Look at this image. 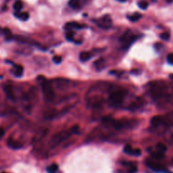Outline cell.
I'll return each instance as SVG.
<instances>
[{
  "instance_id": "16",
  "label": "cell",
  "mask_w": 173,
  "mask_h": 173,
  "mask_svg": "<svg viewBox=\"0 0 173 173\" xmlns=\"http://www.w3.org/2000/svg\"><path fill=\"white\" fill-rule=\"evenodd\" d=\"M142 18V15L140 13H134L133 15L128 16V19L132 22H136Z\"/></svg>"
},
{
  "instance_id": "11",
  "label": "cell",
  "mask_w": 173,
  "mask_h": 173,
  "mask_svg": "<svg viewBox=\"0 0 173 173\" xmlns=\"http://www.w3.org/2000/svg\"><path fill=\"white\" fill-rule=\"evenodd\" d=\"M4 93H5V94H6V96L8 97V98H9L11 101H14V102L16 101V95L14 94V91H13V88H12L11 86H9V85L4 86Z\"/></svg>"
},
{
  "instance_id": "23",
  "label": "cell",
  "mask_w": 173,
  "mask_h": 173,
  "mask_svg": "<svg viewBox=\"0 0 173 173\" xmlns=\"http://www.w3.org/2000/svg\"><path fill=\"white\" fill-rule=\"evenodd\" d=\"M142 154V151L141 150H139V149H132V151H131V154H130V155H134V156H139V155H141Z\"/></svg>"
},
{
  "instance_id": "22",
  "label": "cell",
  "mask_w": 173,
  "mask_h": 173,
  "mask_svg": "<svg viewBox=\"0 0 173 173\" xmlns=\"http://www.w3.org/2000/svg\"><path fill=\"white\" fill-rule=\"evenodd\" d=\"M74 36H75V34H74L73 32L69 31V32L65 33V38H66L68 41L72 42V41H74Z\"/></svg>"
},
{
  "instance_id": "30",
  "label": "cell",
  "mask_w": 173,
  "mask_h": 173,
  "mask_svg": "<svg viewBox=\"0 0 173 173\" xmlns=\"http://www.w3.org/2000/svg\"><path fill=\"white\" fill-rule=\"evenodd\" d=\"M4 130L2 128V127H0V139H2V138L4 137Z\"/></svg>"
},
{
  "instance_id": "19",
  "label": "cell",
  "mask_w": 173,
  "mask_h": 173,
  "mask_svg": "<svg viewBox=\"0 0 173 173\" xmlns=\"http://www.w3.org/2000/svg\"><path fill=\"white\" fill-rule=\"evenodd\" d=\"M13 8H14V9L16 10V12L20 11V9L23 8V3H22L20 0H18V1H16V3L14 4Z\"/></svg>"
},
{
  "instance_id": "17",
  "label": "cell",
  "mask_w": 173,
  "mask_h": 173,
  "mask_svg": "<svg viewBox=\"0 0 173 173\" xmlns=\"http://www.w3.org/2000/svg\"><path fill=\"white\" fill-rule=\"evenodd\" d=\"M59 170V166L57 164H52L47 167L48 173H56Z\"/></svg>"
},
{
  "instance_id": "15",
  "label": "cell",
  "mask_w": 173,
  "mask_h": 173,
  "mask_svg": "<svg viewBox=\"0 0 173 173\" xmlns=\"http://www.w3.org/2000/svg\"><path fill=\"white\" fill-rule=\"evenodd\" d=\"M155 150H156V151H158V152L165 154V152H166V150H167V147H166L164 143H158L156 146H155Z\"/></svg>"
},
{
  "instance_id": "8",
  "label": "cell",
  "mask_w": 173,
  "mask_h": 173,
  "mask_svg": "<svg viewBox=\"0 0 173 173\" xmlns=\"http://www.w3.org/2000/svg\"><path fill=\"white\" fill-rule=\"evenodd\" d=\"M89 0H70L69 5L74 9H78L83 7L84 4H86Z\"/></svg>"
},
{
  "instance_id": "31",
  "label": "cell",
  "mask_w": 173,
  "mask_h": 173,
  "mask_svg": "<svg viewBox=\"0 0 173 173\" xmlns=\"http://www.w3.org/2000/svg\"><path fill=\"white\" fill-rule=\"evenodd\" d=\"M117 1H120V2H122V3H124V2H126L127 0H117Z\"/></svg>"
},
{
  "instance_id": "6",
  "label": "cell",
  "mask_w": 173,
  "mask_h": 173,
  "mask_svg": "<svg viewBox=\"0 0 173 173\" xmlns=\"http://www.w3.org/2000/svg\"><path fill=\"white\" fill-rule=\"evenodd\" d=\"M147 166L150 168L151 170H153L156 172H162V173H169V171H167L165 166L158 162L153 161H147L146 162Z\"/></svg>"
},
{
  "instance_id": "32",
  "label": "cell",
  "mask_w": 173,
  "mask_h": 173,
  "mask_svg": "<svg viewBox=\"0 0 173 173\" xmlns=\"http://www.w3.org/2000/svg\"><path fill=\"white\" fill-rule=\"evenodd\" d=\"M172 1L173 0H167V2H168V3H171Z\"/></svg>"
},
{
  "instance_id": "5",
  "label": "cell",
  "mask_w": 173,
  "mask_h": 173,
  "mask_svg": "<svg viewBox=\"0 0 173 173\" xmlns=\"http://www.w3.org/2000/svg\"><path fill=\"white\" fill-rule=\"evenodd\" d=\"M136 38H137L136 36L132 34L130 32H126V33L120 38V42L122 43V48H123L124 49H127V48L132 44L134 41L136 40Z\"/></svg>"
},
{
  "instance_id": "12",
  "label": "cell",
  "mask_w": 173,
  "mask_h": 173,
  "mask_svg": "<svg viewBox=\"0 0 173 173\" xmlns=\"http://www.w3.org/2000/svg\"><path fill=\"white\" fill-rule=\"evenodd\" d=\"M8 146L10 149L13 150H20L22 148V144L20 143L19 142L16 141V140H13V139H9L8 141Z\"/></svg>"
},
{
  "instance_id": "28",
  "label": "cell",
  "mask_w": 173,
  "mask_h": 173,
  "mask_svg": "<svg viewBox=\"0 0 173 173\" xmlns=\"http://www.w3.org/2000/svg\"><path fill=\"white\" fill-rule=\"evenodd\" d=\"M167 61H168V63L173 65V53H171L167 55Z\"/></svg>"
},
{
  "instance_id": "4",
  "label": "cell",
  "mask_w": 173,
  "mask_h": 173,
  "mask_svg": "<svg viewBox=\"0 0 173 173\" xmlns=\"http://www.w3.org/2000/svg\"><path fill=\"white\" fill-rule=\"evenodd\" d=\"M165 92V86L161 83H155L151 89H150V94L154 99H159L164 95Z\"/></svg>"
},
{
  "instance_id": "26",
  "label": "cell",
  "mask_w": 173,
  "mask_h": 173,
  "mask_svg": "<svg viewBox=\"0 0 173 173\" xmlns=\"http://www.w3.org/2000/svg\"><path fill=\"white\" fill-rule=\"evenodd\" d=\"M53 61H54L55 64L61 63L62 58H61V56H59V55H56V56H55V57L53 58Z\"/></svg>"
},
{
  "instance_id": "9",
  "label": "cell",
  "mask_w": 173,
  "mask_h": 173,
  "mask_svg": "<svg viewBox=\"0 0 173 173\" xmlns=\"http://www.w3.org/2000/svg\"><path fill=\"white\" fill-rule=\"evenodd\" d=\"M151 124L153 125L154 126H159L161 125H164L166 122V120L164 116H161V115H156V116H154L153 118L151 119Z\"/></svg>"
},
{
  "instance_id": "10",
  "label": "cell",
  "mask_w": 173,
  "mask_h": 173,
  "mask_svg": "<svg viewBox=\"0 0 173 173\" xmlns=\"http://www.w3.org/2000/svg\"><path fill=\"white\" fill-rule=\"evenodd\" d=\"M86 27L85 25H82V24L77 23L75 21H71V22H68L65 25V28L67 30H72V29H75V30H80V29H83V28Z\"/></svg>"
},
{
  "instance_id": "7",
  "label": "cell",
  "mask_w": 173,
  "mask_h": 173,
  "mask_svg": "<svg viewBox=\"0 0 173 173\" xmlns=\"http://www.w3.org/2000/svg\"><path fill=\"white\" fill-rule=\"evenodd\" d=\"M94 22L97 24L98 27L102 28V29H109L112 25V20L109 16H103L98 20H94Z\"/></svg>"
},
{
  "instance_id": "27",
  "label": "cell",
  "mask_w": 173,
  "mask_h": 173,
  "mask_svg": "<svg viewBox=\"0 0 173 173\" xmlns=\"http://www.w3.org/2000/svg\"><path fill=\"white\" fill-rule=\"evenodd\" d=\"M132 148L131 147L130 145H126L125 146V148H124V152L126 154H131V151H132Z\"/></svg>"
},
{
  "instance_id": "18",
  "label": "cell",
  "mask_w": 173,
  "mask_h": 173,
  "mask_svg": "<svg viewBox=\"0 0 173 173\" xmlns=\"http://www.w3.org/2000/svg\"><path fill=\"white\" fill-rule=\"evenodd\" d=\"M15 75L16 76H21L23 74V67L21 65H15Z\"/></svg>"
},
{
  "instance_id": "14",
  "label": "cell",
  "mask_w": 173,
  "mask_h": 173,
  "mask_svg": "<svg viewBox=\"0 0 173 173\" xmlns=\"http://www.w3.org/2000/svg\"><path fill=\"white\" fill-rule=\"evenodd\" d=\"M92 56H93V55H92V54L89 53V52H82V53L80 54L79 58H80V59H81L82 61L85 62V61L89 60Z\"/></svg>"
},
{
  "instance_id": "25",
  "label": "cell",
  "mask_w": 173,
  "mask_h": 173,
  "mask_svg": "<svg viewBox=\"0 0 173 173\" xmlns=\"http://www.w3.org/2000/svg\"><path fill=\"white\" fill-rule=\"evenodd\" d=\"M161 38L163 39L164 41H167L170 39V33L168 32H163L161 35Z\"/></svg>"
},
{
  "instance_id": "13",
  "label": "cell",
  "mask_w": 173,
  "mask_h": 173,
  "mask_svg": "<svg viewBox=\"0 0 173 173\" xmlns=\"http://www.w3.org/2000/svg\"><path fill=\"white\" fill-rule=\"evenodd\" d=\"M15 16L20 20H27L29 19V14L27 12H16Z\"/></svg>"
},
{
  "instance_id": "3",
  "label": "cell",
  "mask_w": 173,
  "mask_h": 173,
  "mask_svg": "<svg viewBox=\"0 0 173 173\" xmlns=\"http://www.w3.org/2000/svg\"><path fill=\"white\" fill-rule=\"evenodd\" d=\"M71 134H72L71 131H61V132H59L55 133L52 137L50 144H51L52 147L59 145L60 143L65 141L66 139L70 138Z\"/></svg>"
},
{
  "instance_id": "33",
  "label": "cell",
  "mask_w": 173,
  "mask_h": 173,
  "mask_svg": "<svg viewBox=\"0 0 173 173\" xmlns=\"http://www.w3.org/2000/svg\"><path fill=\"white\" fill-rule=\"evenodd\" d=\"M1 173H7V172H5V171H3V172H1Z\"/></svg>"
},
{
  "instance_id": "21",
  "label": "cell",
  "mask_w": 173,
  "mask_h": 173,
  "mask_svg": "<svg viewBox=\"0 0 173 173\" xmlns=\"http://www.w3.org/2000/svg\"><path fill=\"white\" fill-rule=\"evenodd\" d=\"M138 7L142 9H146L149 7V3L145 1V0H141L138 3Z\"/></svg>"
},
{
  "instance_id": "2",
  "label": "cell",
  "mask_w": 173,
  "mask_h": 173,
  "mask_svg": "<svg viewBox=\"0 0 173 173\" xmlns=\"http://www.w3.org/2000/svg\"><path fill=\"white\" fill-rule=\"evenodd\" d=\"M127 94V91L125 89H118L111 93L109 97V102L113 107H119L122 104Z\"/></svg>"
},
{
  "instance_id": "29",
  "label": "cell",
  "mask_w": 173,
  "mask_h": 173,
  "mask_svg": "<svg viewBox=\"0 0 173 173\" xmlns=\"http://www.w3.org/2000/svg\"><path fill=\"white\" fill-rule=\"evenodd\" d=\"M78 129H79L78 126H72V128H71V131L72 133H75V132H78Z\"/></svg>"
},
{
  "instance_id": "1",
  "label": "cell",
  "mask_w": 173,
  "mask_h": 173,
  "mask_svg": "<svg viewBox=\"0 0 173 173\" xmlns=\"http://www.w3.org/2000/svg\"><path fill=\"white\" fill-rule=\"evenodd\" d=\"M40 77L42 80L38 79V82L41 83L42 86V90H43V94L44 100L47 103H51L55 100V94L53 86L50 82H48L47 79H45L43 76H40Z\"/></svg>"
},
{
  "instance_id": "20",
  "label": "cell",
  "mask_w": 173,
  "mask_h": 173,
  "mask_svg": "<svg viewBox=\"0 0 173 173\" xmlns=\"http://www.w3.org/2000/svg\"><path fill=\"white\" fill-rule=\"evenodd\" d=\"M164 154L161 153V152H158V151H155V152H153L151 154V156L152 158H154V160H161L164 158Z\"/></svg>"
},
{
  "instance_id": "24",
  "label": "cell",
  "mask_w": 173,
  "mask_h": 173,
  "mask_svg": "<svg viewBox=\"0 0 173 173\" xmlns=\"http://www.w3.org/2000/svg\"><path fill=\"white\" fill-rule=\"evenodd\" d=\"M3 32H4V35L6 36L7 38H10V37H11V32H10L9 29H8V28H4V29H3Z\"/></svg>"
}]
</instances>
